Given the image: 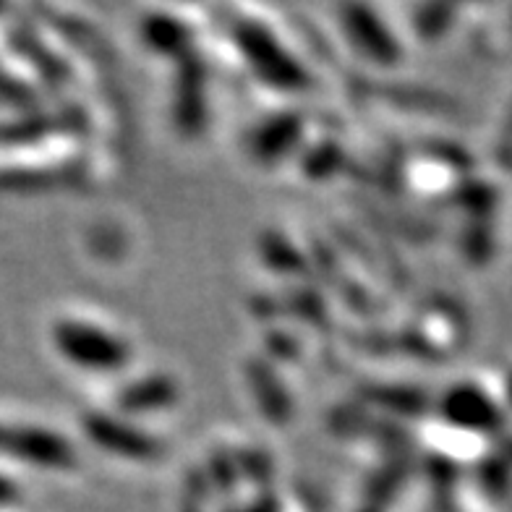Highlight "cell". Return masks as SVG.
Instances as JSON below:
<instances>
[{"mask_svg": "<svg viewBox=\"0 0 512 512\" xmlns=\"http://www.w3.org/2000/svg\"><path fill=\"white\" fill-rule=\"evenodd\" d=\"M14 497V484L11 479H3L0 476V505H8V499Z\"/></svg>", "mask_w": 512, "mask_h": 512, "instance_id": "cell-1", "label": "cell"}]
</instances>
